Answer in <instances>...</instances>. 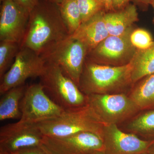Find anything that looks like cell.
<instances>
[{
    "mask_svg": "<svg viewBox=\"0 0 154 154\" xmlns=\"http://www.w3.org/2000/svg\"><path fill=\"white\" fill-rule=\"evenodd\" d=\"M70 36L57 4L39 1L30 13L21 48H27L41 55L58 42Z\"/></svg>",
    "mask_w": 154,
    "mask_h": 154,
    "instance_id": "obj_1",
    "label": "cell"
},
{
    "mask_svg": "<svg viewBox=\"0 0 154 154\" xmlns=\"http://www.w3.org/2000/svg\"><path fill=\"white\" fill-rule=\"evenodd\" d=\"M132 67L99 64L86 60L79 87L85 95L113 94L131 83Z\"/></svg>",
    "mask_w": 154,
    "mask_h": 154,
    "instance_id": "obj_2",
    "label": "cell"
},
{
    "mask_svg": "<svg viewBox=\"0 0 154 154\" xmlns=\"http://www.w3.org/2000/svg\"><path fill=\"white\" fill-rule=\"evenodd\" d=\"M45 136L63 137L79 133L90 132L102 138L103 124L89 105L65 110L56 118L37 123Z\"/></svg>",
    "mask_w": 154,
    "mask_h": 154,
    "instance_id": "obj_3",
    "label": "cell"
},
{
    "mask_svg": "<svg viewBox=\"0 0 154 154\" xmlns=\"http://www.w3.org/2000/svg\"><path fill=\"white\" fill-rule=\"evenodd\" d=\"M39 79L48 96L64 110H72L87 105V95L57 65L46 63Z\"/></svg>",
    "mask_w": 154,
    "mask_h": 154,
    "instance_id": "obj_4",
    "label": "cell"
},
{
    "mask_svg": "<svg viewBox=\"0 0 154 154\" xmlns=\"http://www.w3.org/2000/svg\"><path fill=\"white\" fill-rule=\"evenodd\" d=\"M88 53L85 45L69 36L54 45L40 56L46 63L59 66L79 86Z\"/></svg>",
    "mask_w": 154,
    "mask_h": 154,
    "instance_id": "obj_5",
    "label": "cell"
},
{
    "mask_svg": "<svg viewBox=\"0 0 154 154\" xmlns=\"http://www.w3.org/2000/svg\"><path fill=\"white\" fill-rule=\"evenodd\" d=\"M87 96V104L104 125L117 124L140 110L131 98L124 94H91Z\"/></svg>",
    "mask_w": 154,
    "mask_h": 154,
    "instance_id": "obj_6",
    "label": "cell"
},
{
    "mask_svg": "<svg viewBox=\"0 0 154 154\" xmlns=\"http://www.w3.org/2000/svg\"><path fill=\"white\" fill-rule=\"evenodd\" d=\"M134 29L132 26L121 35H109L88 54L86 60L94 63L112 66L129 63L137 50L131 41Z\"/></svg>",
    "mask_w": 154,
    "mask_h": 154,
    "instance_id": "obj_7",
    "label": "cell"
},
{
    "mask_svg": "<svg viewBox=\"0 0 154 154\" xmlns=\"http://www.w3.org/2000/svg\"><path fill=\"white\" fill-rule=\"evenodd\" d=\"M19 121L38 123L56 118L65 110L52 101L39 82L28 86L20 103Z\"/></svg>",
    "mask_w": 154,
    "mask_h": 154,
    "instance_id": "obj_8",
    "label": "cell"
},
{
    "mask_svg": "<svg viewBox=\"0 0 154 154\" xmlns=\"http://www.w3.org/2000/svg\"><path fill=\"white\" fill-rule=\"evenodd\" d=\"M46 65L45 60L36 53L27 48H21L11 67L1 79L0 94L25 85L29 78H39Z\"/></svg>",
    "mask_w": 154,
    "mask_h": 154,
    "instance_id": "obj_9",
    "label": "cell"
},
{
    "mask_svg": "<svg viewBox=\"0 0 154 154\" xmlns=\"http://www.w3.org/2000/svg\"><path fill=\"white\" fill-rule=\"evenodd\" d=\"M41 146L49 154H92L104 151L102 138L90 132L79 133L63 137L44 136Z\"/></svg>",
    "mask_w": 154,
    "mask_h": 154,
    "instance_id": "obj_10",
    "label": "cell"
},
{
    "mask_svg": "<svg viewBox=\"0 0 154 154\" xmlns=\"http://www.w3.org/2000/svg\"><path fill=\"white\" fill-rule=\"evenodd\" d=\"M44 135L37 123L17 122L0 130V152L13 154L25 149L41 146Z\"/></svg>",
    "mask_w": 154,
    "mask_h": 154,
    "instance_id": "obj_11",
    "label": "cell"
},
{
    "mask_svg": "<svg viewBox=\"0 0 154 154\" xmlns=\"http://www.w3.org/2000/svg\"><path fill=\"white\" fill-rule=\"evenodd\" d=\"M0 1V41L14 42L21 45L30 13L14 0Z\"/></svg>",
    "mask_w": 154,
    "mask_h": 154,
    "instance_id": "obj_12",
    "label": "cell"
},
{
    "mask_svg": "<svg viewBox=\"0 0 154 154\" xmlns=\"http://www.w3.org/2000/svg\"><path fill=\"white\" fill-rule=\"evenodd\" d=\"M102 139L106 154L146 153L154 142V140H142L135 134L123 132L117 124L105 125Z\"/></svg>",
    "mask_w": 154,
    "mask_h": 154,
    "instance_id": "obj_13",
    "label": "cell"
},
{
    "mask_svg": "<svg viewBox=\"0 0 154 154\" xmlns=\"http://www.w3.org/2000/svg\"><path fill=\"white\" fill-rule=\"evenodd\" d=\"M105 13L104 11H100L82 23L76 31L71 35L85 45L89 53L109 35L105 24Z\"/></svg>",
    "mask_w": 154,
    "mask_h": 154,
    "instance_id": "obj_14",
    "label": "cell"
},
{
    "mask_svg": "<svg viewBox=\"0 0 154 154\" xmlns=\"http://www.w3.org/2000/svg\"><path fill=\"white\" fill-rule=\"evenodd\" d=\"M105 19L109 35H121L138 21L137 8L134 4H129L122 10L105 12Z\"/></svg>",
    "mask_w": 154,
    "mask_h": 154,
    "instance_id": "obj_15",
    "label": "cell"
},
{
    "mask_svg": "<svg viewBox=\"0 0 154 154\" xmlns=\"http://www.w3.org/2000/svg\"><path fill=\"white\" fill-rule=\"evenodd\" d=\"M28 86L22 85L11 88L2 96L0 100V120L19 119L20 103Z\"/></svg>",
    "mask_w": 154,
    "mask_h": 154,
    "instance_id": "obj_16",
    "label": "cell"
},
{
    "mask_svg": "<svg viewBox=\"0 0 154 154\" xmlns=\"http://www.w3.org/2000/svg\"><path fill=\"white\" fill-rule=\"evenodd\" d=\"M132 67L131 80L137 82L154 73V41L151 46L144 50H137L130 62Z\"/></svg>",
    "mask_w": 154,
    "mask_h": 154,
    "instance_id": "obj_17",
    "label": "cell"
},
{
    "mask_svg": "<svg viewBox=\"0 0 154 154\" xmlns=\"http://www.w3.org/2000/svg\"><path fill=\"white\" fill-rule=\"evenodd\" d=\"M141 80L130 97L140 110L154 109V73Z\"/></svg>",
    "mask_w": 154,
    "mask_h": 154,
    "instance_id": "obj_18",
    "label": "cell"
},
{
    "mask_svg": "<svg viewBox=\"0 0 154 154\" xmlns=\"http://www.w3.org/2000/svg\"><path fill=\"white\" fill-rule=\"evenodd\" d=\"M58 5L61 16L71 36L82 23L77 0H64Z\"/></svg>",
    "mask_w": 154,
    "mask_h": 154,
    "instance_id": "obj_19",
    "label": "cell"
},
{
    "mask_svg": "<svg viewBox=\"0 0 154 154\" xmlns=\"http://www.w3.org/2000/svg\"><path fill=\"white\" fill-rule=\"evenodd\" d=\"M131 131L154 140V109L146 110L134 119L128 126Z\"/></svg>",
    "mask_w": 154,
    "mask_h": 154,
    "instance_id": "obj_20",
    "label": "cell"
},
{
    "mask_svg": "<svg viewBox=\"0 0 154 154\" xmlns=\"http://www.w3.org/2000/svg\"><path fill=\"white\" fill-rule=\"evenodd\" d=\"M20 49V43L0 41V79L11 67Z\"/></svg>",
    "mask_w": 154,
    "mask_h": 154,
    "instance_id": "obj_21",
    "label": "cell"
},
{
    "mask_svg": "<svg viewBox=\"0 0 154 154\" xmlns=\"http://www.w3.org/2000/svg\"><path fill=\"white\" fill-rule=\"evenodd\" d=\"M82 23L88 21L99 12L104 11L99 0H77Z\"/></svg>",
    "mask_w": 154,
    "mask_h": 154,
    "instance_id": "obj_22",
    "label": "cell"
},
{
    "mask_svg": "<svg viewBox=\"0 0 154 154\" xmlns=\"http://www.w3.org/2000/svg\"><path fill=\"white\" fill-rule=\"evenodd\" d=\"M131 41L137 50H142L151 46L154 40L150 33L143 28L134 29L130 37Z\"/></svg>",
    "mask_w": 154,
    "mask_h": 154,
    "instance_id": "obj_23",
    "label": "cell"
},
{
    "mask_svg": "<svg viewBox=\"0 0 154 154\" xmlns=\"http://www.w3.org/2000/svg\"><path fill=\"white\" fill-rule=\"evenodd\" d=\"M13 154H49L41 146L25 149Z\"/></svg>",
    "mask_w": 154,
    "mask_h": 154,
    "instance_id": "obj_24",
    "label": "cell"
},
{
    "mask_svg": "<svg viewBox=\"0 0 154 154\" xmlns=\"http://www.w3.org/2000/svg\"><path fill=\"white\" fill-rule=\"evenodd\" d=\"M22 8L30 13L37 5L39 0H14Z\"/></svg>",
    "mask_w": 154,
    "mask_h": 154,
    "instance_id": "obj_25",
    "label": "cell"
},
{
    "mask_svg": "<svg viewBox=\"0 0 154 154\" xmlns=\"http://www.w3.org/2000/svg\"><path fill=\"white\" fill-rule=\"evenodd\" d=\"M132 0H113V8L114 11H119L124 8Z\"/></svg>",
    "mask_w": 154,
    "mask_h": 154,
    "instance_id": "obj_26",
    "label": "cell"
},
{
    "mask_svg": "<svg viewBox=\"0 0 154 154\" xmlns=\"http://www.w3.org/2000/svg\"><path fill=\"white\" fill-rule=\"evenodd\" d=\"M106 13L113 11V0H99Z\"/></svg>",
    "mask_w": 154,
    "mask_h": 154,
    "instance_id": "obj_27",
    "label": "cell"
},
{
    "mask_svg": "<svg viewBox=\"0 0 154 154\" xmlns=\"http://www.w3.org/2000/svg\"><path fill=\"white\" fill-rule=\"evenodd\" d=\"M153 0H132L135 5L140 7L142 9L146 10L151 5Z\"/></svg>",
    "mask_w": 154,
    "mask_h": 154,
    "instance_id": "obj_28",
    "label": "cell"
},
{
    "mask_svg": "<svg viewBox=\"0 0 154 154\" xmlns=\"http://www.w3.org/2000/svg\"><path fill=\"white\" fill-rule=\"evenodd\" d=\"M147 153L149 154H154V142L149 149Z\"/></svg>",
    "mask_w": 154,
    "mask_h": 154,
    "instance_id": "obj_29",
    "label": "cell"
},
{
    "mask_svg": "<svg viewBox=\"0 0 154 154\" xmlns=\"http://www.w3.org/2000/svg\"><path fill=\"white\" fill-rule=\"evenodd\" d=\"M46 1H48L51 2L55 3L57 5H60L64 0H46Z\"/></svg>",
    "mask_w": 154,
    "mask_h": 154,
    "instance_id": "obj_30",
    "label": "cell"
},
{
    "mask_svg": "<svg viewBox=\"0 0 154 154\" xmlns=\"http://www.w3.org/2000/svg\"><path fill=\"white\" fill-rule=\"evenodd\" d=\"M92 154H106L105 153L104 151H97L95 152L94 153Z\"/></svg>",
    "mask_w": 154,
    "mask_h": 154,
    "instance_id": "obj_31",
    "label": "cell"
},
{
    "mask_svg": "<svg viewBox=\"0 0 154 154\" xmlns=\"http://www.w3.org/2000/svg\"><path fill=\"white\" fill-rule=\"evenodd\" d=\"M151 5L152 6V7L154 11V0H153L152 2Z\"/></svg>",
    "mask_w": 154,
    "mask_h": 154,
    "instance_id": "obj_32",
    "label": "cell"
},
{
    "mask_svg": "<svg viewBox=\"0 0 154 154\" xmlns=\"http://www.w3.org/2000/svg\"><path fill=\"white\" fill-rule=\"evenodd\" d=\"M0 154H8L6 153L3 152H0Z\"/></svg>",
    "mask_w": 154,
    "mask_h": 154,
    "instance_id": "obj_33",
    "label": "cell"
},
{
    "mask_svg": "<svg viewBox=\"0 0 154 154\" xmlns=\"http://www.w3.org/2000/svg\"><path fill=\"white\" fill-rule=\"evenodd\" d=\"M149 154L148 153H144V154Z\"/></svg>",
    "mask_w": 154,
    "mask_h": 154,
    "instance_id": "obj_34",
    "label": "cell"
}]
</instances>
